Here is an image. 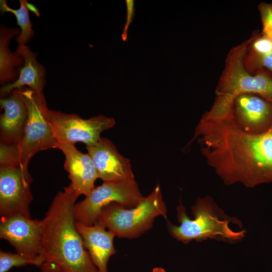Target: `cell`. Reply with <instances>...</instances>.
<instances>
[{"label": "cell", "instance_id": "6da1fadb", "mask_svg": "<svg viewBox=\"0 0 272 272\" xmlns=\"http://www.w3.org/2000/svg\"><path fill=\"white\" fill-rule=\"evenodd\" d=\"M76 199L71 183L54 196L41 220L42 255L65 272H99L76 227Z\"/></svg>", "mask_w": 272, "mask_h": 272}, {"label": "cell", "instance_id": "7a4b0ae2", "mask_svg": "<svg viewBox=\"0 0 272 272\" xmlns=\"http://www.w3.org/2000/svg\"><path fill=\"white\" fill-rule=\"evenodd\" d=\"M249 41L248 38L234 46L228 53L214 103L205 112L208 117H231L234 99L242 93L254 94L272 103V75L264 71L251 74L244 67L243 57Z\"/></svg>", "mask_w": 272, "mask_h": 272}, {"label": "cell", "instance_id": "3957f363", "mask_svg": "<svg viewBox=\"0 0 272 272\" xmlns=\"http://www.w3.org/2000/svg\"><path fill=\"white\" fill-rule=\"evenodd\" d=\"M194 219L187 216L181 202L177 207L179 226L167 220L169 234L183 243L192 240L201 242L207 239H215L224 242H234L241 240L246 231H235L229 227L230 222L242 227L240 221L227 215L210 196L199 197L191 208Z\"/></svg>", "mask_w": 272, "mask_h": 272}, {"label": "cell", "instance_id": "277c9868", "mask_svg": "<svg viewBox=\"0 0 272 272\" xmlns=\"http://www.w3.org/2000/svg\"><path fill=\"white\" fill-rule=\"evenodd\" d=\"M167 208L160 187L144 197L134 208L128 209L117 202L103 208L97 222L119 238H137L150 229L159 216L166 218Z\"/></svg>", "mask_w": 272, "mask_h": 272}, {"label": "cell", "instance_id": "5b68a950", "mask_svg": "<svg viewBox=\"0 0 272 272\" xmlns=\"http://www.w3.org/2000/svg\"><path fill=\"white\" fill-rule=\"evenodd\" d=\"M17 90L23 97L28 112L23 138L18 145L19 164L24 172L29 173L28 168L32 158L41 151L57 148L58 143L45 115V98H39L26 87Z\"/></svg>", "mask_w": 272, "mask_h": 272}, {"label": "cell", "instance_id": "8992f818", "mask_svg": "<svg viewBox=\"0 0 272 272\" xmlns=\"http://www.w3.org/2000/svg\"><path fill=\"white\" fill-rule=\"evenodd\" d=\"M144 197L135 179L103 181L83 200L75 204V219L76 222L91 226L97 222L102 209L109 204L115 202L130 209L135 207Z\"/></svg>", "mask_w": 272, "mask_h": 272}, {"label": "cell", "instance_id": "52a82bcc", "mask_svg": "<svg viewBox=\"0 0 272 272\" xmlns=\"http://www.w3.org/2000/svg\"><path fill=\"white\" fill-rule=\"evenodd\" d=\"M45 112L58 143L75 145L76 142H81L86 147L92 146L100 140L102 131L115 124L113 118L102 115L85 119L77 114L54 111L47 107Z\"/></svg>", "mask_w": 272, "mask_h": 272}, {"label": "cell", "instance_id": "ba28073f", "mask_svg": "<svg viewBox=\"0 0 272 272\" xmlns=\"http://www.w3.org/2000/svg\"><path fill=\"white\" fill-rule=\"evenodd\" d=\"M32 178L20 167H0V215L1 217L21 215L31 218L30 205Z\"/></svg>", "mask_w": 272, "mask_h": 272}, {"label": "cell", "instance_id": "9c48e42d", "mask_svg": "<svg viewBox=\"0 0 272 272\" xmlns=\"http://www.w3.org/2000/svg\"><path fill=\"white\" fill-rule=\"evenodd\" d=\"M0 238L7 240L17 253L45 262L42 250L41 220L21 215L1 217Z\"/></svg>", "mask_w": 272, "mask_h": 272}, {"label": "cell", "instance_id": "30bf717a", "mask_svg": "<svg viewBox=\"0 0 272 272\" xmlns=\"http://www.w3.org/2000/svg\"><path fill=\"white\" fill-rule=\"evenodd\" d=\"M232 117L246 133H265L272 128V103L254 94H240L234 99Z\"/></svg>", "mask_w": 272, "mask_h": 272}, {"label": "cell", "instance_id": "8fae6325", "mask_svg": "<svg viewBox=\"0 0 272 272\" xmlns=\"http://www.w3.org/2000/svg\"><path fill=\"white\" fill-rule=\"evenodd\" d=\"M86 148L95 165L98 178L103 181L134 180L130 160L120 154L108 139L101 138L95 145Z\"/></svg>", "mask_w": 272, "mask_h": 272}, {"label": "cell", "instance_id": "7c38bea8", "mask_svg": "<svg viewBox=\"0 0 272 272\" xmlns=\"http://www.w3.org/2000/svg\"><path fill=\"white\" fill-rule=\"evenodd\" d=\"M57 149L64 155V167L69 173L76 198L81 194L88 196L95 187L94 183L98 178L91 157L88 153H83L78 150L74 145L58 143Z\"/></svg>", "mask_w": 272, "mask_h": 272}, {"label": "cell", "instance_id": "4fadbf2b", "mask_svg": "<svg viewBox=\"0 0 272 272\" xmlns=\"http://www.w3.org/2000/svg\"><path fill=\"white\" fill-rule=\"evenodd\" d=\"M245 160L253 187L272 182V128L251 137Z\"/></svg>", "mask_w": 272, "mask_h": 272}, {"label": "cell", "instance_id": "5bb4252c", "mask_svg": "<svg viewBox=\"0 0 272 272\" xmlns=\"http://www.w3.org/2000/svg\"><path fill=\"white\" fill-rule=\"evenodd\" d=\"M0 104L4 110L0 118V143L18 145L23 138L27 119L25 102L15 89L1 98Z\"/></svg>", "mask_w": 272, "mask_h": 272}, {"label": "cell", "instance_id": "9a60e30c", "mask_svg": "<svg viewBox=\"0 0 272 272\" xmlns=\"http://www.w3.org/2000/svg\"><path fill=\"white\" fill-rule=\"evenodd\" d=\"M84 246L89 253L99 272H108L107 263L110 256L116 253L113 239L116 236L112 232L98 223L88 226L75 223Z\"/></svg>", "mask_w": 272, "mask_h": 272}, {"label": "cell", "instance_id": "2e32d148", "mask_svg": "<svg viewBox=\"0 0 272 272\" xmlns=\"http://www.w3.org/2000/svg\"><path fill=\"white\" fill-rule=\"evenodd\" d=\"M16 50L23 57L24 64L19 71L18 79L6 85L0 90L1 98L8 96L13 90L27 86L39 98H44L45 70L36 59L37 53L26 45L18 44Z\"/></svg>", "mask_w": 272, "mask_h": 272}, {"label": "cell", "instance_id": "e0dca14e", "mask_svg": "<svg viewBox=\"0 0 272 272\" xmlns=\"http://www.w3.org/2000/svg\"><path fill=\"white\" fill-rule=\"evenodd\" d=\"M18 28H8L4 25L0 28V83L5 86L15 82L18 78L19 71L24 64L23 57L16 50L10 51L9 46L12 38L19 35Z\"/></svg>", "mask_w": 272, "mask_h": 272}, {"label": "cell", "instance_id": "ac0fdd59", "mask_svg": "<svg viewBox=\"0 0 272 272\" xmlns=\"http://www.w3.org/2000/svg\"><path fill=\"white\" fill-rule=\"evenodd\" d=\"M20 8L13 9L8 7L5 1H1L0 7L3 12H11L16 17L17 24L20 27L21 33L16 38L18 44L26 45L34 35L32 25L29 17L28 3L27 1L20 0Z\"/></svg>", "mask_w": 272, "mask_h": 272}, {"label": "cell", "instance_id": "d6986e66", "mask_svg": "<svg viewBox=\"0 0 272 272\" xmlns=\"http://www.w3.org/2000/svg\"><path fill=\"white\" fill-rule=\"evenodd\" d=\"M44 262L28 258L18 253L0 250V272H7L13 267L33 265L39 267Z\"/></svg>", "mask_w": 272, "mask_h": 272}, {"label": "cell", "instance_id": "ffe728a7", "mask_svg": "<svg viewBox=\"0 0 272 272\" xmlns=\"http://www.w3.org/2000/svg\"><path fill=\"white\" fill-rule=\"evenodd\" d=\"M243 63L245 70L251 74L264 71L272 75V51L256 57L248 58L244 56Z\"/></svg>", "mask_w": 272, "mask_h": 272}, {"label": "cell", "instance_id": "44dd1931", "mask_svg": "<svg viewBox=\"0 0 272 272\" xmlns=\"http://www.w3.org/2000/svg\"><path fill=\"white\" fill-rule=\"evenodd\" d=\"M20 167L18 145L0 143V167Z\"/></svg>", "mask_w": 272, "mask_h": 272}, {"label": "cell", "instance_id": "7402d4cb", "mask_svg": "<svg viewBox=\"0 0 272 272\" xmlns=\"http://www.w3.org/2000/svg\"><path fill=\"white\" fill-rule=\"evenodd\" d=\"M262 25L261 34L272 40V4L260 3L258 6Z\"/></svg>", "mask_w": 272, "mask_h": 272}, {"label": "cell", "instance_id": "603a6c76", "mask_svg": "<svg viewBox=\"0 0 272 272\" xmlns=\"http://www.w3.org/2000/svg\"><path fill=\"white\" fill-rule=\"evenodd\" d=\"M127 6V18L126 23L123 28V33L122 34V38L123 41H125L127 37V29L129 25L132 22L134 16V1H126Z\"/></svg>", "mask_w": 272, "mask_h": 272}, {"label": "cell", "instance_id": "cb8c5ba5", "mask_svg": "<svg viewBox=\"0 0 272 272\" xmlns=\"http://www.w3.org/2000/svg\"><path fill=\"white\" fill-rule=\"evenodd\" d=\"M39 272H65L58 265L50 262L45 261L40 267Z\"/></svg>", "mask_w": 272, "mask_h": 272}, {"label": "cell", "instance_id": "d4e9b609", "mask_svg": "<svg viewBox=\"0 0 272 272\" xmlns=\"http://www.w3.org/2000/svg\"><path fill=\"white\" fill-rule=\"evenodd\" d=\"M152 272H166L165 270L160 267H156L153 269Z\"/></svg>", "mask_w": 272, "mask_h": 272}]
</instances>
